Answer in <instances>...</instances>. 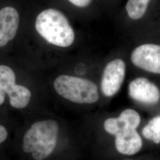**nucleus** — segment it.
I'll return each mask as SVG.
<instances>
[{
  "label": "nucleus",
  "mask_w": 160,
  "mask_h": 160,
  "mask_svg": "<svg viewBox=\"0 0 160 160\" xmlns=\"http://www.w3.org/2000/svg\"><path fill=\"white\" fill-rule=\"evenodd\" d=\"M35 28L45 40L55 46L67 48L74 42V31L68 18L57 9L50 8L40 12Z\"/></svg>",
  "instance_id": "obj_1"
},
{
  "label": "nucleus",
  "mask_w": 160,
  "mask_h": 160,
  "mask_svg": "<svg viewBox=\"0 0 160 160\" xmlns=\"http://www.w3.org/2000/svg\"><path fill=\"white\" fill-rule=\"evenodd\" d=\"M58 133L59 126L55 120L35 122L23 137V151L31 153L34 160L45 159L55 148Z\"/></svg>",
  "instance_id": "obj_2"
},
{
  "label": "nucleus",
  "mask_w": 160,
  "mask_h": 160,
  "mask_svg": "<svg viewBox=\"0 0 160 160\" xmlns=\"http://www.w3.org/2000/svg\"><path fill=\"white\" fill-rule=\"evenodd\" d=\"M53 87L59 96L74 103L92 104L99 98L97 85L90 80L61 75L54 81Z\"/></svg>",
  "instance_id": "obj_3"
},
{
  "label": "nucleus",
  "mask_w": 160,
  "mask_h": 160,
  "mask_svg": "<svg viewBox=\"0 0 160 160\" xmlns=\"http://www.w3.org/2000/svg\"><path fill=\"white\" fill-rule=\"evenodd\" d=\"M7 94L12 107L25 108L29 104L32 92L28 88L16 83V75L8 66L0 65V106L5 100Z\"/></svg>",
  "instance_id": "obj_4"
},
{
  "label": "nucleus",
  "mask_w": 160,
  "mask_h": 160,
  "mask_svg": "<svg viewBox=\"0 0 160 160\" xmlns=\"http://www.w3.org/2000/svg\"><path fill=\"white\" fill-rule=\"evenodd\" d=\"M126 73V65L121 59H116L107 64L101 81L103 94L106 97L115 95L122 85Z\"/></svg>",
  "instance_id": "obj_5"
},
{
  "label": "nucleus",
  "mask_w": 160,
  "mask_h": 160,
  "mask_svg": "<svg viewBox=\"0 0 160 160\" xmlns=\"http://www.w3.org/2000/svg\"><path fill=\"white\" fill-rule=\"evenodd\" d=\"M131 59L138 68L160 74V45L143 44L138 46L132 52Z\"/></svg>",
  "instance_id": "obj_6"
},
{
  "label": "nucleus",
  "mask_w": 160,
  "mask_h": 160,
  "mask_svg": "<svg viewBox=\"0 0 160 160\" xmlns=\"http://www.w3.org/2000/svg\"><path fill=\"white\" fill-rule=\"evenodd\" d=\"M129 94L133 100L147 104H157L160 100L158 87L143 77L132 81L129 86Z\"/></svg>",
  "instance_id": "obj_7"
},
{
  "label": "nucleus",
  "mask_w": 160,
  "mask_h": 160,
  "mask_svg": "<svg viewBox=\"0 0 160 160\" xmlns=\"http://www.w3.org/2000/svg\"><path fill=\"white\" fill-rule=\"evenodd\" d=\"M19 21V14L14 7L7 6L0 10V48L15 38Z\"/></svg>",
  "instance_id": "obj_8"
},
{
  "label": "nucleus",
  "mask_w": 160,
  "mask_h": 160,
  "mask_svg": "<svg viewBox=\"0 0 160 160\" xmlns=\"http://www.w3.org/2000/svg\"><path fill=\"white\" fill-rule=\"evenodd\" d=\"M141 122L140 115L135 110H123L118 118H111L105 120L104 128L111 135H116L128 129H136Z\"/></svg>",
  "instance_id": "obj_9"
},
{
  "label": "nucleus",
  "mask_w": 160,
  "mask_h": 160,
  "mask_svg": "<svg viewBox=\"0 0 160 160\" xmlns=\"http://www.w3.org/2000/svg\"><path fill=\"white\" fill-rule=\"evenodd\" d=\"M115 145L117 150L121 154L132 155L140 151L142 146V141L136 129H131L116 135Z\"/></svg>",
  "instance_id": "obj_10"
},
{
  "label": "nucleus",
  "mask_w": 160,
  "mask_h": 160,
  "mask_svg": "<svg viewBox=\"0 0 160 160\" xmlns=\"http://www.w3.org/2000/svg\"><path fill=\"white\" fill-rule=\"evenodd\" d=\"M152 0H127L125 6L126 15L130 19L138 20L145 15Z\"/></svg>",
  "instance_id": "obj_11"
},
{
  "label": "nucleus",
  "mask_w": 160,
  "mask_h": 160,
  "mask_svg": "<svg viewBox=\"0 0 160 160\" xmlns=\"http://www.w3.org/2000/svg\"><path fill=\"white\" fill-rule=\"evenodd\" d=\"M142 135L154 143H160V116L155 117L149 122L142 129Z\"/></svg>",
  "instance_id": "obj_12"
},
{
  "label": "nucleus",
  "mask_w": 160,
  "mask_h": 160,
  "mask_svg": "<svg viewBox=\"0 0 160 160\" xmlns=\"http://www.w3.org/2000/svg\"><path fill=\"white\" fill-rule=\"evenodd\" d=\"M70 4L78 8H87L92 6L94 0H67Z\"/></svg>",
  "instance_id": "obj_13"
},
{
  "label": "nucleus",
  "mask_w": 160,
  "mask_h": 160,
  "mask_svg": "<svg viewBox=\"0 0 160 160\" xmlns=\"http://www.w3.org/2000/svg\"><path fill=\"white\" fill-rule=\"evenodd\" d=\"M8 137V131L6 128L0 125V144L4 142Z\"/></svg>",
  "instance_id": "obj_14"
}]
</instances>
